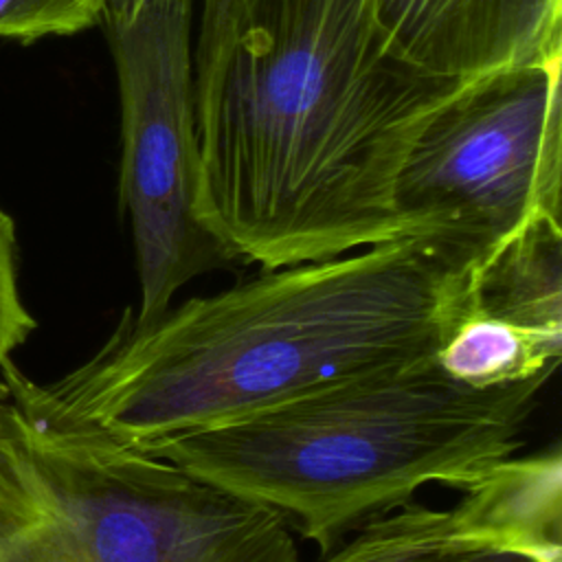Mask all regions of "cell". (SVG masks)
<instances>
[{"label": "cell", "mask_w": 562, "mask_h": 562, "mask_svg": "<svg viewBox=\"0 0 562 562\" xmlns=\"http://www.w3.org/2000/svg\"><path fill=\"white\" fill-rule=\"evenodd\" d=\"M0 562H299L290 522L66 424L0 362Z\"/></svg>", "instance_id": "cell-4"}, {"label": "cell", "mask_w": 562, "mask_h": 562, "mask_svg": "<svg viewBox=\"0 0 562 562\" xmlns=\"http://www.w3.org/2000/svg\"><path fill=\"white\" fill-rule=\"evenodd\" d=\"M468 279L465 263L417 235L263 270L149 325L123 312L105 342L42 393L66 424L138 450L432 358Z\"/></svg>", "instance_id": "cell-2"}, {"label": "cell", "mask_w": 562, "mask_h": 562, "mask_svg": "<svg viewBox=\"0 0 562 562\" xmlns=\"http://www.w3.org/2000/svg\"><path fill=\"white\" fill-rule=\"evenodd\" d=\"M105 0H0V37L33 42L101 22Z\"/></svg>", "instance_id": "cell-11"}, {"label": "cell", "mask_w": 562, "mask_h": 562, "mask_svg": "<svg viewBox=\"0 0 562 562\" xmlns=\"http://www.w3.org/2000/svg\"><path fill=\"white\" fill-rule=\"evenodd\" d=\"M321 562H562L481 522L468 507L406 503L364 522Z\"/></svg>", "instance_id": "cell-9"}, {"label": "cell", "mask_w": 562, "mask_h": 562, "mask_svg": "<svg viewBox=\"0 0 562 562\" xmlns=\"http://www.w3.org/2000/svg\"><path fill=\"white\" fill-rule=\"evenodd\" d=\"M250 4L252 0H202L200 29L193 44L195 90L209 81L226 55Z\"/></svg>", "instance_id": "cell-12"}, {"label": "cell", "mask_w": 562, "mask_h": 562, "mask_svg": "<svg viewBox=\"0 0 562 562\" xmlns=\"http://www.w3.org/2000/svg\"><path fill=\"white\" fill-rule=\"evenodd\" d=\"M386 46L413 68L470 81L562 57V0H367Z\"/></svg>", "instance_id": "cell-8"}, {"label": "cell", "mask_w": 562, "mask_h": 562, "mask_svg": "<svg viewBox=\"0 0 562 562\" xmlns=\"http://www.w3.org/2000/svg\"><path fill=\"white\" fill-rule=\"evenodd\" d=\"M461 503L485 525L562 558V454L553 446L509 457L461 487Z\"/></svg>", "instance_id": "cell-10"}, {"label": "cell", "mask_w": 562, "mask_h": 562, "mask_svg": "<svg viewBox=\"0 0 562 562\" xmlns=\"http://www.w3.org/2000/svg\"><path fill=\"white\" fill-rule=\"evenodd\" d=\"M140 4H143V0H105V9H103V15H101V22L127 20Z\"/></svg>", "instance_id": "cell-14"}, {"label": "cell", "mask_w": 562, "mask_h": 562, "mask_svg": "<svg viewBox=\"0 0 562 562\" xmlns=\"http://www.w3.org/2000/svg\"><path fill=\"white\" fill-rule=\"evenodd\" d=\"M465 83L400 59L367 0H252L195 90L198 222L261 270L404 237L397 171Z\"/></svg>", "instance_id": "cell-1"}, {"label": "cell", "mask_w": 562, "mask_h": 562, "mask_svg": "<svg viewBox=\"0 0 562 562\" xmlns=\"http://www.w3.org/2000/svg\"><path fill=\"white\" fill-rule=\"evenodd\" d=\"M35 329V318L20 299L15 277V226L9 213L0 206V362L11 358L29 334Z\"/></svg>", "instance_id": "cell-13"}, {"label": "cell", "mask_w": 562, "mask_h": 562, "mask_svg": "<svg viewBox=\"0 0 562 562\" xmlns=\"http://www.w3.org/2000/svg\"><path fill=\"white\" fill-rule=\"evenodd\" d=\"M562 57L468 81L415 136L393 202L406 235L470 270L540 217L562 220Z\"/></svg>", "instance_id": "cell-5"}, {"label": "cell", "mask_w": 562, "mask_h": 562, "mask_svg": "<svg viewBox=\"0 0 562 562\" xmlns=\"http://www.w3.org/2000/svg\"><path fill=\"white\" fill-rule=\"evenodd\" d=\"M562 358V220L540 217L470 270L435 351L452 380L492 389L551 378Z\"/></svg>", "instance_id": "cell-7"}, {"label": "cell", "mask_w": 562, "mask_h": 562, "mask_svg": "<svg viewBox=\"0 0 562 562\" xmlns=\"http://www.w3.org/2000/svg\"><path fill=\"white\" fill-rule=\"evenodd\" d=\"M547 380L474 389L426 358L138 452L279 512L325 555L422 485L461 490L514 457Z\"/></svg>", "instance_id": "cell-3"}, {"label": "cell", "mask_w": 562, "mask_h": 562, "mask_svg": "<svg viewBox=\"0 0 562 562\" xmlns=\"http://www.w3.org/2000/svg\"><path fill=\"white\" fill-rule=\"evenodd\" d=\"M103 26L121 97V206L140 283L138 307L125 312L149 325L187 281L228 261L195 217L193 0H143L127 20Z\"/></svg>", "instance_id": "cell-6"}]
</instances>
